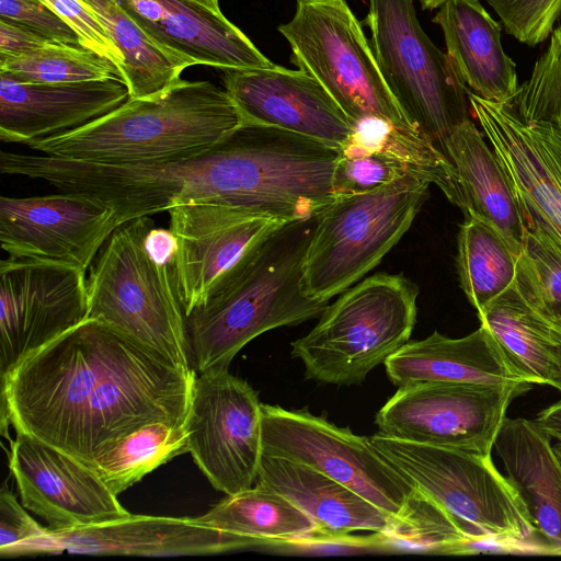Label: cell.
<instances>
[{"instance_id": "obj_1", "label": "cell", "mask_w": 561, "mask_h": 561, "mask_svg": "<svg viewBox=\"0 0 561 561\" xmlns=\"http://www.w3.org/2000/svg\"><path fill=\"white\" fill-rule=\"evenodd\" d=\"M195 369L87 319L1 379V423L89 466L157 421L185 423Z\"/></svg>"}, {"instance_id": "obj_2", "label": "cell", "mask_w": 561, "mask_h": 561, "mask_svg": "<svg viewBox=\"0 0 561 561\" xmlns=\"http://www.w3.org/2000/svg\"><path fill=\"white\" fill-rule=\"evenodd\" d=\"M316 222L288 221L252 244L188 314L186 328L196 373L228 369L260 334L320 317L328 300L304 289V265Z\"/></svg>"}, {"instance_id": "obj_3", "label": "cell", "mask_w": 561, "mask_h": 561, "mask_svg": "<svg viewBox=\"0 0 561 561\" xmlns=\"http://www.w3.org/2000/svg\"><path fill=\"white\" fill-rule=\"evenodd\" d=\"M245 123L228 92L181 79L76 129L26 146L43 154L100 164L161 163L205 150Z\"/></svg>"}, {"instance_id": "obj_4", "label": "cell", "mask_w": 561, "mask_h": 561, "mask_svg": "<svg viewBox=\"0 0 561 561\" xmlns=\"http://www.w3.org/2000/svg\"><path fill=\"white\" fill-rule=\"evenodd\" d=\"M370 439L416 491L455 522L470 540L468 547L492 542L496 551H535L525 505L491 455L397 439L380 432Z\"/></svg>"}, {"instance_id": "obj_5", "label": "cell", "mask_w": 561, "mask_h": 561, "mask_svg": "<svg viewBox=\"0 0 561 561\" xmlns=\"http://www.w3.org/2000/svg\"><path fill=\"white\" fill-rule=\"evenodd\" d=\"M149 216L118 226L99 251L87 279L88 319L108 324L185 369H194L186 316L172 266L146 247Z\"/></svg>"}, {"instance_id": "obj_6", "label": "cell", "mask_w": 561, "mask_h": 561, "mask_svg": "<svg viewBox=\"0 0 561 561\" xmlns=\"http://www.w3.org/2000/svg\"><path fill=\"white\" fill-rule=\"evenodd\" d=\"M417 287L402 275L377 273L342 291L305 336L291 342L305 377L353 386L409 342Z\"/></svg>"}, {"instance_id": "obj_7", "label": "cell", "mask_w": 561, "mask_h": 561, "mask_svg": "<svg viewBox=\"0 0 561 561\" xmlns=\"http://www.w3.org/2000/svg\"><path fill=\"white\" fill-rule=\"evenodd\" d=\"M431 183L408 174L374 191L335 195L316 215L304 289L330 300L374 267L409 230Z\"/></svg>"}, {"instance_id": "obj_8", "label": "cell", "mask_w": 561, "mask_h": 561, "mask_svg": "<svg viewBox=\"0 0 561 561\" xmlns=\"http://www.w3.org/2000/svg\"><path fill=\"white\" fill-rule=\"evenodd\" d=\"M380 72L408 121L444 152L472 118L468 88L447 53L422 30L413 0H369L365 20Z\"/></svg>"}, {"instance_id": "obj_9", "label": "cell", "mask_w": 561, "mask_h": 561, "mask_svg": "<svg viewBox=\"0 0 561 561\" xmlns=\"http://www.w3.org/2000/svg\"><path fill=\"white\" fill-rule=\"evenodd\" d=\"M278 32L291 48V61L313 77L355 124L379 118L415 128L386 84L346 0H295L291 20Z\"/></svg>"}, {"instance_id": "obj_10", "label": "cell", "mask_w": 561, "mask_h": 561, "mask_svg": "<svg viewBox=\"0 0 561 561\" xmlns=\"http://www.w3.org/2000/svg\"><path fill=\"white\" fill-rule=\"evenodd\" d=\"M262 450L324 473L393 518L401 515L414 493L370 438L339 427L308 409L262 403Z\"/></svg>"}, {"instance_id": "obj_11", "label": "cell", "mask_w": 561, "mask_h": 561, "mask_svg": "<svg viewBox=\"0 0 561 561\" xmlns=\"http://www.w3.org/2000/svg\"><path fill=\"white\" fill-rule=\"evenodd\" d=\"M533 385L414 382L398 388L375 424L392 438L488 456L511 402Z\"/></svg>"}, {"instance_id": "obj_12", "label": "cell", "mask_w": 561, "mask_h": 561, "mask_svg": "<svg viewBox=\"0 0 561 561\" xmlns=\"http://www.w3.org/2000/svg\"><path fill=\"white\" fill-rule=\"evenodd\" d=\"M472 117L493 148L518 204L525 230L561 255V118L526 121L510 102L468 89Z\"/></svg>"}, {"instance_id": "obj_13", "label": "cell", "mask_w": 561, "mask_h": 561, "mask_svg": "<svg viewBox=\"0 0 561 561\" xmlns=\"http://www.w3.org/2000/svg\"><path fill=\"white\" fill-rule=\"evenodd\" d=\"M187 449L226 495L256 482L262 450V403L257 392L228 369L196 374L185 420Z\"/></svg>"}, {"instance_id": "obj_14", "label": "cell", "mask_w": 561, "mask_h": 561, "mask_svg": "<svg viewBox=\"0 0 561 561\" xmlns=\"http://www.w3.org/2000/svg\"><path fill=\"white\" fill-rule=\"evenodd\" d=\"M85 273L8 257L0 263V376L88 319Z\"/></svg>"}, {"instance_id": "obj_15", "label": "cell", "mask_w": 561, "mask_h": 561, "mask_svg": "<svg viewBox=\"0 0 561 561\" xmlns=\"http://www.w3.org/2000/svg\"><path fill=\"white\" fill-rule=\"evenodd\" d=\"M114 210L81 193L0 198V244L10 257L87 272L118 227Z\"/></svg>"}, {"instance_id": "obj_16", "label": "cell", "mask_w": 561, "mask_h": 561, "mask_svg": "<svg viewBox=\"0 0 561 561\" xmlns=\"http://www.w3.org/2000/svg\"><path fill=\"white\" fill-rule=\"evenodd\" d=\"M10 469L22 505L50 529L99 525L130 514L91 468L30 435L16 433Z\"/></svg>"}, {"instance_id": "obj_17", "label": "cell", "mask_w": 561, "mask_h": 561, "mask_svg": "<svg viewBox=\"0 0 561 561\" xmlns=\"http://www.w3.org/2000/svg\"><path fill=\"white\" fill-rule=\"evenodd\" d=\"M168 211L176 240L172 272L185 316L252 244L286 224L218 203H188Z\"/></svg>"}, {"instance_id": "obj_18", "label": "cell", "mask_w": 561, "mask_h": 561, "mask_svg": "<svg viewBox=\"0 0 561 561\" xmlns=\"http://www.w3.org/2000/svg\"><path fill=\"white\" fill-rule=\"evenodd\" d=\"M249 549L239 537L195 518L129 514L72 529H50L19 546L12 557L62 552L94 556L176 557Z\"/></svg>"}, {"instance_id": "obj_19", "label": "cell", "mask_w": 561, "mask_h": 561, "mask_svg": "<svg viewBox=\"0 0 561 561\" xmlns=\"http://www.w3.org/2000/svg\"><path fill=\"white\" fill-rule=\"evenodd\" d=\"M225 90L247 123L287 130L339 150L355 123L329 92L302 70L224 71Z\"/></svg>"}, {"instance_id": "obj_20", "label": "cell", "mask_w": 561, "mask_h": 561, "mask_svg": "<svg viewBox=\"0 0 561 561\" xmlns=\"http://www.w3.org/2000/svg\"><path fill=\"white\" fill-rule=\"evenodd\" d=\"M477 314L524 380L552 387L561 378V317L543 297L524 251L512 285Z\"/></svg>"}, {"instance_id": "obj_21", "label": "cell", "mask_w": 561, "mask_h": 561, "mask_svg": "<svg viewBox=\"0 0 561 561\" xmlns=\"http://www.w3.org/2000/svg\"><path fill=\"white\" fill-rule=\"evenodd\" d=\"M129 99L126 82L112 77L65 83H28L0 73V139L30 142L81 127Z\"/></svg>"}, {"instance_id": "obj_22", "label": "cell", "mask_w": 561, "mask_h": 561, "mask_svg": "<svg viewBox=\"0 0 561 561\" xmlns=\"http://www.w3.org/2000/svg\"><path fill=\"white\" fill-rule=\"evenodd\" d=\"M122 2L154 39L194 66L228 71L275 65L220 10L185 0Z\"/></svg>"}, {"instance_id": "obj_23", "label": "cell", "mask_w": 561, "mask_h": 561, "mask_svg": "<svg viewBox=\"0 0 561 561\" xmlns=\"http://www.w3.org/2000/svg\"><path fill=\"white\" fill-rule=\"evenodd\" d=\"M256 482L280 493L316 525L320 543H362L354 531L387 534L394 518L346 485L295 460L262 454Z\"/></svg>"}, {"instance_id": "obj_24", "label": "cell", "mask_w": 561, "mask_h": 561, "mask_svg": "<svg viewBox=\"0 0 561 561\" xmlns=\"http://www.w3.org/2000/svg\"><path fill=\"white\" fill-rule=\"evenodd\" d=\"M551 439L535 420L506 417L493 448L528 513L535 551L561 554V460Z\"/></svg>"}, {"instance_id": "obj_25", "label": "cell", "mask_w": 561, "mask_h": 561, "mask_svg": "<svg viewBox=\"0 0 561 561\" xmlns=\"http://www.w3.org/2000/svg\"><path fill=\"white\" fill-rule=\"evenodd\" d=\"M398 388L423 381L513 385L524 380L483 325L462 337L434 331L409 341L383 363Z\"/></svg>"}, {"instance_id": "obj_26", "label": "cell", "mask_w": 561, "mask_h": 561, "mask_svg": "<svg viewBox=\"0 0 561 561\" xmlns=\"http://www.w3.org/2000/svg\"><path fill=\"white\" fill-rule=\"evenodd\" d=\"M433 22L443 31L447 55L461 81L477 95L511 102L519 83L516 64L505 53L501 24L479 0H447Z\"/></svg>"}, {"instance_id": "obj_27", "label": "cell", "mask_w": 561, "mask_h": 561, "mask_svg": "<svg viewBox=\"0 0 561 561\" xmlns=\"http://www.w3.org/2000/svg\"><path fill=\"white\" fill-rule=\"evenodd\" d=\"M444 153L458 175L466 202L463 215L473 211L488 220L522 253L526 232L523 215L493 148L472 118L451 131Z\"/></svg>"}, {"instance_id": "obj_28", "label": "cell", "mask_w": 561, "mask_h": 561, "mask_svg": "<svg viewBox=\"0 0 561 561\" xmlns=\"http://www.w3.org/2000/svg\"><path fill=\"white\" fill-rule=\"evenodd\" d=\"M195 519L241 538L249 548L318 542L314 523L280 493L260 482L226 495Z\"/></svg>"}, {"instance_id": "obj_29", "label": "cell", "mask_w": 561, "mask_h": 561, "mask_svg": "<svg viewBox=\"0 0 561 561\" xmlns=\"http://www.w3.org/2000/svg\"><path fill=\"white\" fill-rule=\"evenodd\" d=\"M96 14L121 50L129 98L158 95L182 78L193 62L154 39L129 13L122 0H83Z\"/></svg>"}, {"instance_id": "obj_30", "label": "cell", "mask_w": 561, "mask_h": 561, "mask_svg": "<svg viewBox=\"0 0 561 561\" xmlns=\"http://www.w3.org/2000/svg\"><path fill=\"white\" fill-rule=\"evenodd\" d=\"M339 151L383 156L402 165L410 174L435 184L451 204L466 211L455 167L439 147L416 128L366 118L355 124L353 133Z\"/></svg>"}, {"instance_id": "obj_31", "label": "cell", "mask_w": 561, "mask_h": 561, "mask_svg": "<svg viewBox=\"0 0 561 561\" xmlns=\"http://www.w3.org/2000/svg\"><path fill=\"white\" fill-rule=\"evenodd\" d=\"M522 253L491 222L473 211L465 214L456 266L460 287L477 311L512 285Z\"/></svg>"}, {"instance_id": "obj_32", "label": "cell", "mask_w": 561, "mask_h": 561, "mask_svg": "<svg viewBox=\"0 0 561 561\" xmlns=\"http://www.w3.org/2000/svg\"><path fill=\"white\" fill-rule=\"evenodd\" d=\"M188 453L185 423H148L112 444L88 466L116 496L174 457Z\"/></svg>"}, {"instance_id": "obj_33", "label": "cell", "mask_w": 561, "mask_h": 561, "mask_svg": "<svg viewBox=\"0 0 561 561\" xmlns=\"http://www.w3.org/2000/svg\"><path fill=\"white\" fill-rule=\"evenodd\" d=\"M0 73L28 83H65L119 77L116 67L96 53L53 42L20 56H0Z\"/></svg>"}, {"instance_id": "obj_34", "label": "cell", "mask_w": 561, "mask_h": 561, "mask_svg": "<svg viewBox=\"0 0 561 561\" xmlns=\"http://www.w3.org/2000/svg\"><path fill=\"white\" fill-rule=\"evenodd\" d=\"M510 103L526 121L561 118V23Z\"/></svg>"}, {"instance_id": "obj_35", "label": "cell", "mask_w": 561, "mask_h": 561, "mask_svg": "<svg viewBox=\"0 0 561 561\" xmlns=\"http://www.w3.org/2000/svg\"><path fill=\"white\" fill-rule=\"evenodd\" d=\"M408 174L402 165L383 156L339 151L332 173V192L334 196L366 193Z\"/></svg>"}, {"instance_id": "obj_36", "label": "cell", "mask_w": 561, "mask_h": 561, "mask_svg": "<svg viewBox=\"0 0 561 561\" xmlns=\"http://www.w3.org/2000/svg\"><path fill=\"white\" fill-rule=\"evenodd\" d=\"M505 32L535 47L549 38L561 18V0H486Z\"/></svg>"}, {"instance_id": "obj_37", "label": "cell", "mask_w": 561, "mask_h": 561, "mask_svg": "<svg viewBox=\"0 0 561 561\" xmlns=\"http://www.w3.org/2000/svg\"><path fill=\"white\" fill-rule=\"evenodd\" d=\"M78 35L80 45L111 61L126 82L124 57L96 14L83 0H39Z\"/></svg>"}, {"instance_id": "obj_38", "label": "cell", "mask_w": 561, "mask_h": 561, "mask_svg": "<svg viewBox=\"0 0 561 561\" xmlns=\"http://www.w3.org/2000/svg\"><path fill=\"white\" fill-rule=\"evenodd\" d=\"M0 20L20 24L53 42L81 46L76 32L39 0H0Z\"/></svg>"}, {"instance_id": "obj_39", "label": "cell", "mask_w": 561, "mask_h": 561, "mask_svg": "<svg viewBox=\"0 0 561 561\" xmlns=\"http://www.w3.org/2000/svg\"><path fill=\"white\" fill-rule=\"evenodd\" d=\"M48 528L41 526L19 504L14 494L3 486L0 492V556L11 558L21 545L43 536Z\"/></svg>"}, {"instance_id": "obj_40", "label": "cell", "mask_w": 561, "mask_h": 561, "mask_svg": "<svg viewBox=\"0 0 561 561\" xmlns=\"http://www.w3.org/2000/svg\"><path fill=\"white\" fill-rule=\"evenodd\" d=\"M525 231L524 252L543 297L561 317V255L542 239Z\"/></svg>"}, {"instance_id": "obj_41", "label": "cell", "mask_w": 561, "mask_h": 561, "mask_svg": "<svg viewBox=\"0 0 561 561\" xmlns=\"http://www.w3.org/2000/svg\"><path fill=\"white\" fill-rule=\"evenodd\" d=\"M53 41L10 21L0 20V56H20Z\"/></svg>"}, {"instance_id": "obj_42", "label": "cell", "mask_w": 561, "mask_h": 561, "mask_svg": "<svg viewBox=\"0 0 561 561\" xmlns=\"http://www.w3.org/2000/svg\"><path fill=\"white\" fill-rule=\"evenodd\" d=\"M146 247L154 260L172 266L176 240L170 229L152 227L146 236Z\"/></svg>"}, {"instance_id": "obj_43", "label": "cell", "mask_w": 561, "mask_h": 561, "mask_svg": "<svg viewBox=\"0 0 561 561\" xmlns=\"http://www.w3.org/2000/svg\"><path fill=\"white\" fill-rule=\"evenodd\" d=\"M535 422L551 437L561 442V400L542 409Z\"/></svg>"}, {"instance_id": "obj_44", "label": "cell", "mask_w": 561, "mask_h": 561, "mask_svg": "<svg viewBox=\"0 0 561 561\" xmlns=\"http://www.w3.org/2000/svg\"><path fill=\"white\" fill-rule=\"evenodd\" d=\"M447 0H420L421 7L425 10L438 9Z\"/></svg>"}, {"instance_id": "obj_45", "label": "cell", "mask_w": 561, "mask_h": 561, "mask_svg": "<svg viewBox=\"0 0 561 561\" xmlns=\"http://www.w3.org/2000/svg\"><path fill=\"white\" fill-rule=\"evenodd\" d=\"M190 2H195L202 5H205L207 8L214 9V10H220L218 0H185Z\"/></svg>"}, {"instance_id": "obj_46", "label": "cell", "mask_w": 561, "mask_h": 561, "mask_svg": "<svg viewBox=\"0 0 561 561\" xmlns=\"http://www.w3.org/2000/svg\"><path fill=\"white\" fill-rule=\"evenodd\" d=\"M556 453L558 454L560 460H561V442H558L553 445Z\"/></svg>"}, {"instance_id": "obj_47", "label": "cell", "mask_w": 561, "mask_h": 561, "mask_svg": "<svg viewBox=\"0 0 561 561\" xmlns=\"http://www.w3.org/2000/svg\"><path fill=\"white\" fill-rule=\"evenodd\" d=\"M553 388L558 389L559 391H561V378L558 379L553 385H552Z\"/></svg>"}]
</instances>
